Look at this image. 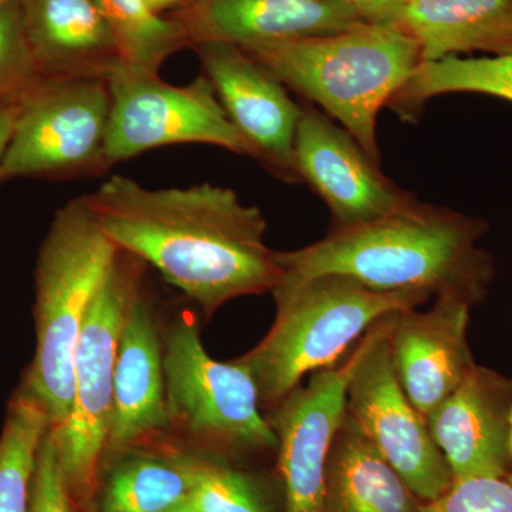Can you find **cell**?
I'll list each match as a JSON object with an SVG mask.
<instances>
[{"label":"cell","instance_id":"obj_12","mask_svg":"<svg viewBox=\"0 0 512 512\" xmlns=\"http://www.w3.org/2000/svg\"><path fill=\"white\" fill-rule=\"evenodd\" d=\"M295 163L301 181L328 205L335 228L379 220L416 201L380 171L345 128L311 103L302 104Z\"/></svg>","mask_w":512,"mask_h":512},{"label":"cell","instance_id":"obj_22","mask_svg":"<svg viewBox=\"0 0 512 512\" xmlns=\"http://www.w3.org/2000/svg\"><path fill=\"white\" fill-rule=\"evenodd\" d=\"M450 93L487 94L512 103V53L421 62L389 106L403 119L412 120L427 101Z\"/></svg>","mask_w":512,"mask_h":512},{"label":"cell","instance_id":"obj_13","mask_svg":"<svg viewBox=\"0 0 512 512\" xmlns=\"http://www.w3.org/2000/svg\"><path fill=\"white\" fill-rule=\"evenodd\" d=\"M195 49L229 120L251 148L252 158L286 183H299L295 137L302 104L295 103L284 84L241 47L201 42Z\"/></svg>","mask_w":512,"mask_h":512},{"label":"cell","instance_id":"obj_33","mask_svg":"<svg viewBox=\"0 0 512 512\" xmlns=\"http://www.w3.org/2000/svg\"><path fill=\"white\" fill-rule=\"evenodd\" d=\"M507 480L510 481V483L512 484V431H511V471H510V476L507 477Z\"/></svg>","mask_w":512,"mask_h":512},{"label":"cell","instance_id":"obj_25","mask_svg":"<svg viewBox=\"0 0 512 512\" xmlns=\"http://www.w3.org/2000/svg\"><path fill=\"white\" fill-rule=\"evenodd\" d=\"M190 505L195 512H268L251 478L202 457H197Z\"/></svg>","mask_w":512,"mask_h":512},{"label":"cell","instance_id":"obj_34","mask_svg":"<svg viewBox=\"0 0 512 512\" xmlns=\"http://www.w3.org/2000/svg\"><path fill=\"white\" fill-rule=\"evenodd\" d=\"M10 2H13V0H0V8H3V6L8 5Z\"/></svg>","mask_w":512,"mask_h":512},{"label":"cell","instance_id":"obj_32","mask_svg":"<svg viewBox=\"0 0 512 512\" xmlns=\"http://www.w3.org/2000/svg\"><path fill=\"white\" fill-rule=\"evenodd\" d=\"M168 512H195L194 508L191 507L190 503L181 505V507L175 508V510H171Z\"/></svg>","mask_w":512,"mask_h":512},{"label":"cell","instance_id":"obj_19","mask_svg":"<svg viewBox=\"0 0 512 512\" xmlns=\"http://www.w3.org/2000/svg\"><path fill=\"white\" fill-rule=\"evenodd\" d=\"M393 23L419 43L423 62L512 53V0H413Z\"/></svg>","mask_w":512,"mask_h":512},{"label":"cell","instance_id":"obj_35","mask_svg":"<svg viewBox=\"0 0 512 512\" xmlns=\"http://www.w3.org/2000/svg\"><path fill=\"white\" fill-rule=\"evenodd\" d=\"M403 6L406 5V3L413 2V0H402Z\"/></svg>","mask_w":512,"mask_h":512},{"label":"cell","instance_id":"obj_28","mask_svg":"<svg viewBox=\"0 0 512 512\" xmlns=\"http://www.w3.org/2000/svg\"><path fill=\"white\" fill-rule=\"evenodd\" d=\"M76 505L49 430L37 454L30 512H76Z\"/></svg>","mask_w":512,"mask_h":512},{"label":"cell","instance_id":"obj_7","mask_svg":"<svg viewBox=\"0 0 512 512\" xmlns=\"http://www.w3.org/2000/svg\"><path fill=\"white\" fill-rule=\"evenodd\" d=\"M143 261L121 251L87 313L73 363V403L55 440L64 478L77 504L97 493L113 417L114 370L131 299L141 289Z\"/></svg>","mask_w":512,"mask_h":512},{"label":"cell","instance_id":"obj_18","mask_svg":"<svg viewBox=\"0 0 512 512\" xmlns=\"http://www.w3.org/2000/svg\"><path fill=\"white\" fill-rule=\"evenodd\" d=\"M23 28L42 79H103L123 66L93 0H20Z\"/></svg>","mask_w":512,"mask_h":512},{"label":"cell","instance_id":"obj_20","mask_svg":"<svg viewBox=\"0 0 512 512\" xmlns=\"http://www.w3.org/2000/svg\"><path fill=\"white\" fill-rule=\"evenodd\" d=\"M421 504L346 412L329 451L325 512H421Z\"/></svg>","mask_w":512,"mask_h":512},{"label":"cell","instance_id":"obj_27","mask_svg":"<svg viewBox=\"0 0 512 512\" xmlns=\"http://www.w3.org/2000/svg\"><path fill=\"white\" fill-rule=\"evenodd\" d=\"M421 512H512V484L493 477L454 480L446 493L421 504Z\"/></svg>","mask_w":512,"mask_h":512},{"label":"cell","instance_id":"obj_31","mask_svg":"<svg viewBox=\"0 0 512 512\" xmlns=\"http://www.w3.org/2000/svg\"><path fill=\"white\" fill-rule=\"evenodd\" d=\"M148 8L153 10L157 15L165 12V10L173 9L175 6L183 5V3L192 2V0H146ZM197 0H194V3Z\"/></svg>","mask_w":512,"mask_h":512},{"label":"cell","instance_id":"obj_21","mask_svg":"<svg viewBox=\"0 0 512 512\" xmlns=\"http://www.w3.org/2000/svg\"><path fill=\"white\" fill-rule=\"evenodd\" d=\"M114 458L94 512H168L190 503L197 457L138 447Z\"/></svg>","mask_w":512,"mask_h":512},{"label":"cell","instance_id":"obj_1","mask_svg":"<svg viewBox=\"0 0 512 512\" xmlns=\"http://www.w3.org/2000/svg\"><path fill=\"white\" fill-rule=\"evenodd\" d=\"M107 237L156 268L207 316L242 296L271 292L281 276L262 211L210 183L148 188L113 175L86 195Z\"/></svg>","mask_w":512,"mask_h":512},{"label":"cell","instance_id":"obj_14","mask_svg":"<svg viewBox=\"0 0 512 512\" xmlns=\"http://www.w3.org/2000/svg\"><path fill=\"white\" fill-rule=\"evenodd\" d=\"M470 302L440 295L427 312L416 309L389 316L393 366L404 393L424 417L433 412L473 372L468 345Z\"/></svg>","mask_w":512,"mask_h":512},{"label":"cell","instance_id":"obj_30","mask_svg":"<svg viewBox=\"0 0 512 512\" xmlns=\"http://www.w3.org/2000/svg\"><path fill=\"white\" fill-rule=\"evenodd\" d=\"M19 113V99L0 103V167L12 138L13 128Z\"/></svg>","mask_w":512,"mask_h":512},{"label":"cell","instance_id":"obj_5","mask_svg":"<svg viewBox=\"0 0 512 512\" xmlns=\"http://www.w3.org/2000/svg\"><path fill=\"white\" fill-rule=\"evenodd\" d=\"M274 325L235 362L254 379L261 403L275 406L303 377L338 365L357 339L394 312L416 309L424 292H379L345 275L276 282Z\"/></svg>","mask_w":512,"mask_h":512},{"label":"cell","instance_id":"obj_17","mask_svg":"<svg viewBox=\"0 0 512 512\" xmlns=\"http://www.w3.org/2000/svg\"><path fill=\"white\" fill-rule=\"evenodd\" d=\"M183 22L191 45L248 47L345 32L365 22L339 0H197Z\"/></svg>","mask_w":512,"mask_h":512},{"label":"cell","instance_id":"obj_2","mask_svg":"<svg viewBox=\"0 0 512 512\" xmlns=\"http://www.w3.org/2000/svg\"><path fill=\"white\" fill-rule=\"evenodd\" d=\"M487 229L483 220L416 200L379 220L333 228L308 247L276 251L278 282L345 275L373 291L454 295L474 306L493 282V258L478 247Z\"/></svg>","mask_w":512,"mask_h":512},{"label":"cell","instance_id":"obj_4","mask_svg":"<svg viewBox=\"0 0 512 512\" xmlns=\"http://www.w3.org/2000/svg\"><path fill=\"white\" fill-rule=\"evenodd\" d=\"M120 248L101 228L86 195L56 212L35 268L36 349L19 387L62 426L73 403L77 342Z\"/></svg>","mask_w":512,"mask_h":512},{"label":"cell","instance_id":"obj_15","mask_svg":"<svg viewBox=\"0 0 512 512\" xmlns=\"http://www.w3.org/2000/svg\"><path fill=\"white\" fill-rule=\"evenodd\" d=\"M426 421L454 480L510 476L512 377L477 365Z\"/></svg>","mask_w":512,"mask_h":512},{"label":"cell","instance_id":"obj_3","mask_svg":"<svg viewBox=\"0 0 512 512\" xmlns=\"http://www.w3.org/2000/svg\"><path fill=\"white\" fill-rule=\"evenodd\" d=\"M286 89L318 104L380 163L377 117L420 66L419 43L396 23L242 49Z\"/></svg>","mask_w":512,"mask_h":512},{"label":"cell","instance_id":"obj_9","mask_svg":"<svg viewBox=\"0 0 512 512\" xmlns=\"http://www.w3.org/2000/svg\"><path fill=\"white\" fill-rule=\"evenodd\" d=\"M111 109L104 161L107 167L173 144H208L252 157L251 148L222 107L205 74L185 86L160 74L121 66L109 80Z\"/></svg>","mask_w":512,"mask_h":512},{"label":"cell","instance_id":"obj_6","mask_svg":"<svg viewBox=\"0 0 512 512\" xmlns=\"http://www.w3.org/2000/svg\"><path fill=\"white\" fill-rule=\"evenodd\" d=\"M165 402L170 431L212 453L278 450V437L259 412L258 390L235 360L212 359L194 316H181L163 333Z\"/></svg>","mask_w":512,"mask_h":512},{"label":"cell","instance_id":"obj_26","mask_svg":"<svg viewBox=\"0 0 512 512\" xmlns=\"http://www.w3.org/2000/svg\"><path fill=\"white\" fill-rule=\"evenodd\" d=\"M40 79L23 28L22 5L13 0L0 8V103L20 99Z\"/></svg>","mask_w":512,"mask_h":512},{"label":"cell","instance_id":"obj_24","mask_svg":"<svg viewBox=\"0 0 512 512\" xmlns=\"http://www.w3.org/2000/svg\"><path fill=\"white\" fill-rule=\"evenodd\" d=\"M109 23L121 56L131 72L160 74L161 66L191 40L183 22L164 19L146 0H93Z\"/></svg>","mask_w":512,"mask_h":512},{"label":"cell","instance_id":"obj_29","mask_svg":"<svg viewBox=\"0 0 512 512\" xmlns=\"http://www.w3.org/2000/svg\"><path fill=\"white\" fill-rule=\"evenodd\" d=\"M367 23H393L403 8L402 0H339Z\"/></svg>","mask_w":512,"mask_h":512},{"label":"cell","instance_id":"obj_16","mask_svg":"<svg viewBox=\"0 0 512 512\" xmlns=\"http://www.w3.org/2000/svg\"><path fill=\"white\" fill-rule=\"evenodd\" d=\"M170 433L165 402L164 343L140 289L121 329L114 370L113 417L104 457L113 458Z\"/></svg>","mask_w":512,"mask_h":512},{"label":"cell","instance_id":"obj_11","mask_svg":"<svg viewBox=\"0 0 512 512\" xmlns=\"http://www.w3.org/2000/svg\"><path fill=\"white\" fill-rule=\"evenodd\" d=\"M359 356L312 373L306 386L276 403L269 423L278 437V467L285 512H325L326 466L336 430L346 413V389Z\"/></svg>","mask_w":512,"mask_h":512},{"label":"cell","instance_id":"obj_8","mask_svg":"<svg viewBox=\"0 0 512 512\" xmlns=\"http://www.w3.org/2000/svg\"><path fill=\"white\" fill-rule=\"evenodd\" d=\"M111 97L103 79H40L19 99L0 183L67 177L107 168Z\"/></svg>","mask_w":512,"mask_h":512},{"label":"cell","instance_id":"obj_10","mask_svg":"<svg viewBox=\"0 0 512 512\" xmlns=\"http://www.w3.org/2000/svg\"><path fill=\"white\" fill-rule=\"evenodd\" d=\"M390 316V315H389ZM389 316L367 330L348 389L346 412L421 503L446 493L454 477L394 370Z\"/></svg>","mask_w":512,"mask_h":512},{"label":"cell","instance_id":"obj_23","mask_svg":"<svg viewBox=\"0 0 512 512\" xmlns=\"http://www.w3.org/2000/svg\"><path fill=\"white\" fill-rule=\"evenodd\" d=\"M49 430L42 407L18 387L0 433V512H30L37 454Z\"/></svg>","mask_w":512,"mask_h":512}]
</instances>
